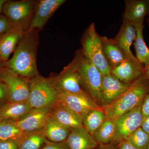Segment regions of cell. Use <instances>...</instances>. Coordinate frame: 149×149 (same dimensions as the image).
Returning a JSON list of instances; mask_svg holds the SVG:
<instances>
[{
    "mask_svg": "<svg viewBox=\"0 0 149 149\" xmlns=\"http://www.w3.org/2000/svg\"><path fill=\"white\" fill-rule=\"evenodd\" d=\"M39 31L27 29L25 31L11 58L5 62V68L29 79L39 74L37 65Z\"/></svg>",
    "mask_w": 149,
    "mask_h": 149,
    "instance_id": "6da1fadb",
    "label": "cell"
},
{
    "mask_svg": "<svg viewBox=\"0 0 149 149\" xmlns=\"http://www.w3.org/2000/svg\"><path fill=\"white\" fill-rule=\"evenodd\" d=\"M149 92V80L142 76L114 102L104 109L107 118H117L135 109Z\"/></svg>",
    "mask_w": 149,
    "mask_h": 149,
    "instance_id": "7a4b0ae2",
    "label": "cell"
},
{
    "mask_svg": "<svg viewBox=\"0 0 149 149\" xmlns=\"http://www.w3.org/2000/svg\"><path fill=\"white\" fill-rule=\"evenodd\" d=\"M59 94L52 78L39 74L30 79L27 102L32 108L53 109L59 103Z\"/></svg>",
    "mask_w": 149,
    "mask_h": 149,
    "instance_id": "3957f363",
    "label": "cell"
},
{
    "mask_svg": "<svg viewBox=\"0 0 149 149\" xmlns=\"http://www.w3.org/2000/svg\"><path fill=\"white\" fill-rule=\"evenodd\" d=\"M73 59L85 92L93 101L102 108L100 97L101 73L82 50L77 51Z\"/></svg>",
    "mask_w": 149,
    "mask_h": 149,
    "instance_id": "277c9868",
    "label": "cell"
},
{
    "mask_svg": "<svg viewBox=\"0 0 149 149\" xmlns=\"http://www.w3.org/2000/svg\"><path fill=\"white\" fill-rule=\"evenodd\" d=\"M83 53L97 68L102 75L111 74L110 67L103 51L100 36L98 34L95 24L92 23L86 30L82 41Z\"/></svg>",
    "mask_w": 149,
    "mask_h": 149,
    "instance_id": "5b68a950",
    "label": "cell"
},
{
    "mask_svg": "<svg viewBox=\"0 0 149 149\" xmlns=\"http://www.w3.org/2000/svg\"><path fill=\"white\" fill-rule=\"evenodd\" d=\"M51 78L59 92L89 96L83 88L74 59L58 75Z\"/></svg>",
    "mask_w": 149,
    "mask_h": 149,
    "instance_id": "8992f818",
    "label": "cell"
},
{
    "mask_svg": "<svg viewBox=\"0 0 149 149\" xmlns=\"http://www.w3.org/2000/svg\"><path fill=\"white\" fill-rule=\"evenodd\" d=\"M34 1H7L3 8V14L8 19L13 27L26 25L35 12Z\"/></svg>",
    "mask_w": 149,
    "mask_h": 149,
    "instance_id": "52a82bcc",
    "label": "cell"
},
{
    "mask_svg": "<svg viewBox=\"0 0 149 149\" xmlns=\"http://www.w3.org/2000/svg\"><path fill=\"white\" fill-rule=\"evenodd\" d=\"M0 79L8 87V102L19 103L27 101L29 94L30 79L15 74L6 68L1 73Z\"/></svg>",
    "mask_w": 149,
    "mask_h": 149,
    "instance_id": "ba28073f",
    "label": "cell"
},
{
    "mask_svg": "<svg viewBox=\"0 0 149 149\" xmlns=\"http://www.w3.org/2000/svg\"><path fill=\"white\" fill-rule=\"evenodd\" d=\"M142 102L134 109L116 119L114 141L118 142L127 139L130 134L141 127L144 119L141 113Z\"/></svg>",
    "mask_w": 149,
    "mask_h": 149,
    "instance_id": "9c48e42d",
    "label": "cell"
},
{
    "mask_svg": "<svg viewBox=\"0 0 149 149\" xmlns=\"http://www.w3.org/2000/svg\"><path fill=\"white\" fill-rule=\"evenodd\" d=\"M131 84L121 82L111 73L102 75L100 89L102 108L104 109L119 98Z\"/></svg>",
    "mask_w": 149,
    "mask_h": 149,
    "instance_id": "30bf717a",
    "label": "cell"
},
{
    "mask_svg": "<svg viewBox=\"0 0 149 149\" xmlns=\"http://www.w3.org/2000/svg\"><path fill=\"white\" fill-rule=\"evenodd\" d=\"M52 110L32 108L16 121L17 125L24 133L40 132L44 129Z\"/></svg>",
    "mask_w": 149,
    "mask_h": 149,
    "instance_id": "8fae6325",
    "label": "cell"
},
{
    "mask_svg": "<svg viewBox=\"0 0 149 149\" xmlns=\"http://www.w3.org/2000/svg\"><path fill=\"white\" fill-rule=\"evenodd\" d=\"M59 102L82 118L91 110L103 109L88 95L59 92Z\"/></svg>",
    "mask_w": 149,
    "mask_h": 149,
    "instance_id": "7c38bea8",
    "label": "cell"
},
{
    "mask_svg": "<svg viewBox=\"0 0 149 149\" xmlns=\"http://www.w3.org/2000/svg\"><path fill=\"white\" fill-rule=\"evenodd\" d=\"M65 0H42L39 1L32 18L29 24L28 30H40L46 24L57 10L65 2Z\"/></svg>",
    "mask_w": 149,
    "mask_h": 149,
    "instance_id": "4fadbf2b",
    "label": "cell"
},
{
    "mask_svg": "<svg viewBox=\"0 0 149 149\" xmlns=\"http://www.w3.org/2000/svg\"><path fill=\"white\" fill-rule=\"evenodd\" d=\"M144 66L137 58H128L111 68V73L121 82L131 84L143 76Z\"/></svg>",
    "mask_w": 149,
    "mask_h": 149,
    "instance_id": "5bb4252c",
    "label": "cell"
},
{
    "mask_svg": "<svg viewBox=\"0 0 149 149\" xmlns=\"http://www.w3.org/2000/svg\"><path fill=\"white\" fill-rule=\"evenodd\" d=\"M123 18L134 27L149 15V0H126Z\"/></svg>",
    "mask_w": 149,
    "mask_h": 149,
    "instance_id": "9a60e30c",
    "label": "cell"
},
{
    "mask_svg": "<svg viewBox=\"0 0 149 149\" xmlns=\"http://www.w3.org/2000/svg\"><path fill=\"white\" fill-rule=\"evenodd\" d=\"M25 26L12 27L2 35L1 40V59L3 61H7L10 56L15 51L26 31Z\"/></svg>",
    "mask_w": 149,
    "mask_h": 149,
    "instance_id": "2e32d148",
    "label": "cell"
},
{
    "mask_svg": "<svg viewBox=\"0 0 149 149\" xmlns=\"http://www.w3.org/2000/svg\"><path fill=\"white\" fill-rule=\"evenodd\" d=\"M65 142L70 149H95L100 145L84 127L70 129Z\"/></svg>",
    "mask_w": 149,
    "mask_h": 149,
    "instance_id": "e0dca14e",
    "label": "cell"
},
{
    "mask_svg": "<svg viewBox=\"0 0 149 149\" xmlns=\"http://www.w3.org/2000/svg\"><path fill=\"white\" fill-rule=\"evenodd\" d=\"M100 39L104 56L111 69L129 58L114 39L106 36H100Z\"/></svg>",
    "mask_w": 149,
    "mask_h": 149,
    "instance_id": "ac0fdd59",
    "label": "cell"
},
{
    "mask_svg": "<svg viewBox=\"0 0 149 149\" xmlns=\"http://www.w3.org/2000/svg\"><path fill=\"white\" fill-rule=\"evenodd\" d=\"M51 116L68 128L84 127L83 119L78 115L59 102L52 111Z\"/></svg>",
    "mask_w": 149,
    "mask_h": 149,
    "instance_id": "d6986e66",
    "label": "cell"
},
{
    "mask_svg": "<svg viewBox=\"0 0 149 149\" xmlns=\"http://www.w3.org/2000/svg\"><path fill=\"white\" fill-rule=\"evenodd\" d=\"M136 36V28L126 20L123 19L122 25L114 40L129 58H137L131 52V45Z\"/></svg>",
    "mask_w": 149,
    "mask_h": 149,
    "instance_id": "ffe728a7",
    "label": "cell"
},
{
    "mask_svg": "<svg viewBox=\"0 0 149 149\" xmlns=\"http://www.w3.org/2000/svg\"><path fill=\"white\" fill-rule=\"evenodd\" d=\"M32 109L27 101L19 103L7 102L0 106V120L17 121Z\"/></svg>",
    "mask_w": 149,
    "mask_h": 149,
    "instance_id": "44dd1931",
    "label": "cell"
},
{
    "mask_svg": "<svg viewBox=\"0 0 149 149\" xmlns=\"http://www.w3.org/2000/svg\"><path fill=\"white\" fill-rule=\"evenodd\" d=\"M70 130V128L63 125L51 116L43 130L47 140L54 143L65 142Z\"/></svg>",
    "mask_w": 149,
    "mask_h": 149,
    "instance_id": "7402d4cb",
    "label": "cell"
},
{
    "mask_svg": "<svg viewBox=\"0 0 149 149\" xmlns=\"http://www.w3.org/2000/svg\"><path fill=\"white\" fill-rule=\"evenodd\" d=\"M144 23L138 24L135 27L136 36L133 45L136 51V58L144 66L149 65V48L144 40Z\"/></svg>",
    "mask_w": 149,
    "mask_h": 149,
    "instance_id": "603a6c76",
    "label": "cell"
},
{
    "mask_svg": "<svg viewBox=\"0 0 149 149\" xmlns=\"http://www.w3.org/2000/svg\"><path fill=\"white\" fill-rule=\"evenodd\" d=\"M116 136V119L107 118L94 135V139L100 144H107L114 142Z\"/></svg>",
    "mask_w": 149,
    "mask_h": 149,
    "instance_id": "cb8c5ba5",
    "label": "cell"
},
{
    "mask_svg": "<svg viewBox=\"0 0 149 149\" xmlns=\"http://www.w3.org/2000/svg\"><path fill=\"white\" fill-rule=\"evenodd\" d=\"M106 119L104 109L91 110L83 117V126L93 136Z\"/></svg>",
    "mask_w": 149,
    "mask_h": 149,
    "instance_id": "d4e9b609",
    "label": "cell"
},
{
    "mask_svg": "<svg viewBox=\"0 0 149 149\" xmlns=\"http://www.w3.org/2000/svg\"><path fill=\"white\" fill-rule=\"evenodd\" d=\"M16 121L0 120V140L20 141L24 134L16 124Z\"/></svg>",
    "mask_w": 149,
    "mask_h": 149,
    "instance_id": "484cf974",
    "label": "cell"
},
{
    "mask_svg": "<svg viewBox=\"0 0 149 149\" xmlns=\"http://www.w3.org/2000/svg\"><path fill=\"white\" fill-rule=\"evenodd\" d=\"M47 141L43 130L40 132L25 133L19 141V149H41Z\"/></svg>",
    "mask_w": 149,
    "mask_h": 149,
    "instance_id": "4316f807",
    "label": "cell"
},
{
    "mask_svg": "<svg viewBox=\"0 0 149 149\" xmlns=\"http://www.w3.org/2000/svg\"><path fill=\"white\" fill-rule=\"evenodd\" d=\"M125 139L138 149H146L149 145V134L141 127Z\"/></svg>",
    "mask_w": 149,
    "mask_h": 149,
    "instance_id": "83f0119b",
    "label": "cell"
},
{
    "mask_svg": "<svg viewBox=\"0 0 149 149\" xmlns=\"http://www.w3.org/2000/svg\"><path fill=\"white\" fill-rule=\"evenodd\" d=\"M9 91L7 85L0 79V106L8 102Z\"/></svg>",
    "mask_w": 149,
    "mask_h": 149,
    "instance_id": "f1b7e54d",
    "label": "cell"
},
{
    "mask_svg": "<svg viewBox=\"0 0 149 149\" xmlns=\"http://www.w3.org/2000/svg\"><path fill=\"white\" fill-rule=\"evenodd\" d=\"M41 149H70L66 142L54 143L47 140Z\"/></svg>",
    "mask_w": 149,
    "mask_h": 149,
    "instance_id": "f546056e",
    "label": "cell"
},
{
    "mask_svg": "<svg viewBox=\"0 0 149 149\" xmlns=\"http://www.w3.org/2000/svg\"><path fill=\"white\" fill-rule=\"evenodd\" d=\"M12 27L7 18L3 14L0 15V36Z\"/></svg>",
    "mask_w": 149,
    "mask_h": 149,
    "instance_id": "4dcf8cb0",
    "label": "cell"
},
{
    "mask_svg": "<svg viewBox=\"0 0 149 149\" xmlns=\"http://www.w3.org/2000/svg\"><path fill=\"white\" fill-rule=\"evenodd\" d=\"M19 141L15 140H0V149H19Z\"/></svg>",
    "mask_w": 149,
    "mask_h": 149,
    "instance_id": "1f68e13d",
    "label": "cell"
},
{
    "mask_svg": "<svg viewBox=\"0 0 149 149\" xmlns=\"http://www.w3.org/2000/svg\"><path fill=\"white\" fill-rule=\"evenodd\" d=\"M141 110L144 119L149 116V92L145 96L142 101Z\"/></svg>",
    "mask_w": 149,
    "mask_h": 149,
    "instance_id": "d6a6232c",
    "label": "cell"
},
{
    "mask_svg": "<svg viewBox=\"0 0 149 149\" xmlns=\"http://www.w3.org/2000/svg\"><path fill=\"white\" fill-rule=\"evenodd\" d=\"M117 149H138L126 139L118 141Z\"/></svg>",
    "mask_w": 149,
    "mask_h": 149,
    "instance_id": "836d02e7",
    "label": "cell"
},
{
    "mask_svg": "<svg viewBox=\"0 0 149 149\" xmlns=\"http://www.w3.org/2000/svg\"><path fill=\"white\" fill-rule=\"evenodd\" d=\"M117 141H114L110 143L100 144L95 149H117Z\"/></svg>",
    "mask_w": 149,
    "mask_h": 149,
    "instance_id": "e575fe53",
    "label": "cell"
},
{
    "mask_svg": "<svg viewBox=\"0 0 149 149\" xmlns=\"http://www.w3.org/2000/svg\"><path fill=\"white\" fill-rule=\"evenodd\" d=\"M141 127L145 132L149 134V116L144 118Z\"/></svg>",
    "mask_w": 149,
    "mask_h": 149,
    "instance_id": "d590c367",
    "label": "cell"
},
{
    "mask_svg": "<svg viewBox=\"0 0 149 149\" xmlns=\"http://www.w3.org/2000/svg\"><path fill=\"white\" fill-rule=\"evenodd\" d=\"M143 75L145 78L149 80V65L144 66Z\"/></svg>",
    "mask_w": 149,
    "mask_h": 149,
    "instance_id": "8d00e7d4",
    "label": "cell"
},
{
    "mask_svg": "<svg viewBox=\"0 0 149 149\" xmlns=\"http://www.w3.org/2000/svg\"><path fill=\"white\" fill-rule=\"evenodd\" d=\"M7 1L6 0H0V15L3 13V8Z\"/></svg>",
    "mask_w": 149,
    "mask_h": 149,
    "instance_id": "74e56055",
    "label": "cell"
},
{
    "mask_svg": "<svg viewBox=\"0 0 149 149\" xmlns=\"http://www.w3.org/2000/svg\"><path fill=\"white\" fill-rule=\"evenodd\" d=\"M4 62L0 60V75H1V73L2 71L3 70L4 68Z\"/></svg>",
    "mask_w": 149,
    "mask_h": 149,
    "instance_id": "f35d334b",
    "label": "cell"
},
{
    "mask_svg": "<svg viewBox=\"0 0 149 149\" xmlns=\"http://www.w3.org/2000/svg\"><path fill=\"white\" fill-rule=\"evenodd\" d=\"M146 21L148 26L149 27V15L146 17Z\"/></svg>",
    "mask_w": 149,
    "mask_h": 149,
    "instance_id": "ab89813d",
    "label": "cell"
},
{
    "mask_svg": "<svg viewBox=\"0 0 149 149\" xmlns=\"http://www.w3.org/2000/svg\"><path fill=\"white\" fill-rule=\"evenodd\" d=\"M2 35L0 36V60H1V40L2 37Z\"/></svg>",
    "mask_w": 149,
    "mask_h": 149,
    "instance_id": "60d3db41",
    "label": "cell"
},
{
    "mask_svg": "<svg viewBox=\"0 0 149 149\" xmlns=\"http://www.w3.org/2000/svg\"><path fill=\"white\" fill-rule=\"evenodd\" d=\"M146 149H149V146H148V148H147Z\"/></svg>",
    "mask_w": 149,
    "mask_h": 149,
    "instance_id": "b9f144b4",
    "label": "cell"
}]
</instances>
